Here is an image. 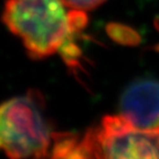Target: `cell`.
<instances>
[{
	"label": "cell",
	"mask_w": 159,
	"mask_h": 159,
	"mask_svg": "<svg viewBox=\"0 0 159 159\" xmlns=\"http://www.w3.org/2000/svg\"><path fill=\"white\" fill-rule=\"evenodd\" d=\"M52 158H159V129H142L123 115H106L99 125L54 134Z\"/></svg>",
	"instance_id": "cell-1"
},
{
	"label": "cell",
	"mask_w": 159,
	"mask_h": 159,
	"mask_svg": "<svg viewBox=\"0 0 159 159\" xmlns=\"http://www.w3.org/2000/svg\"><path fill=\"white\" fill-rule=\"evenodd\" d=\"M2 23L22 41L32 60H42L60 52L72 29L62 0H6Z\"/></svg>",
	"instance_id": "cell-2"
},
{
	"label": "cell",
	"mask_w": 159,
	"mask_h": 159,
	"mask_svg": "<svg viewBox=\"0 0 159 159\" xmlns=\"http://www.w3.org/2000/svg\"><path fill=\"white\" fill-rule=\"evenodd\" d=\"M54 133L38 89L0 103V152L10 158L50 157Z\"/></svg>",
	"instance_id": "cell-3"
},
{
	"label": "cell",
	"mask_w": 159,
	"mask_h": 159,
	"mask_svg": "<svg viewBox=\"0 0 159 159\" xmlns=\"http://www.w3.org/2000/svg\"><path fill=\"white\" fill-rule=\"evenodd\" d=\"M120 115L142 129H159V81L139 77L130 82L119 97Z\"/></svg>",
	"instance_id": "cell-4"
},
{
	"label": "cell",
	"mask_w": 159,
	"mask_h": 159,
	"mask_svg": "<svg viewBox=\"0 0 159 159\" xmlns=\"http://www.w3.org/2000/svg\"><path fill=\"white\" fill-rule=\"evenodd\" d=\"M108 35L115 42L124 45H136L140 42V37L133 28L120 23H109L106 27Z\"/></svg>",
	"instance_id": "cell-5"
},
{
	"label": "cell",
	"mask_w": 159,
	"mask_h": 159,
	"mask_svg": "<svg viewBox=\"0 0 159 159\" xmlns=\"http://www.w3.org/2000/svg\"><path fill=\"white\" fill-rule=\"evenodd\" d=\"M105 1L106 0H62V2L66 8L83 10V11H89V10L95 9L103 5Z\"/></svg>",
	"instance_id": "cell-6"
}]
</instances>
